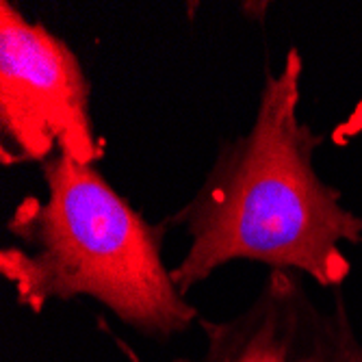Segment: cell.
<instances>
[{
  "label": "cell",
  "instance_id": "obj_3",
  "mask_svg": "<svg viewBox=\"0 0 362 362\" xmlns=\"http://www.w3.org/2000/svg\"><path fill=\"white\" fill-rule=\"evenodd\" d=\"M89 78L78 54L9 0L0 3V158L3 165L46 163L57 152L98 165Z\"/></svg>",
  "mask_w": 362,
  "mask_h": 362
},
{
  "label": "cell",
  "instance_id": "obj_2",
  "mask_svg": "<svg viewBox=\"0 0 362 362\" xmlns=\"http://www.w3.org/2000/svg\"><path fill=\"white\" fill-rule=\"evenodd\" d=\"M44 195H24L0 250V276L18 306L42 315L52 302L89 298L141 337L170 341L202 315L163 260V223H150L105 178L57 152L40 165Z\"/></svg>",
  "mask_w": 362,
  "mask_h": 362
},
{
  "label": "cell",
  "instance_id": "obj_4",
  "mask_svg": "<svg viewBox=\"0 0 362 362\" xmlns=\"http://www.w3.org/2000/svg\"><path fill=\"white\" fill-rule=\"evenodd\" d=\"M304 280L295 272L269 269L256 298L241 313L221 321L197 319L204 334L202 351L172 362H362V343L343 288H334L332 306L323 308ZM98 327L128 362H144L103 317H98Z\"/></svg>",
  "mask_w": 362,
  "mask_h": 362
},
{
  "label": "cell",
  "instance_id": "obj_1",
  "mask_svg": "<svg viewBox=\"0 0 362 362\" xmlns=\"http://www.w3.org/2000/svg\"><path fill=\"white\" fill-rule=\"evenodd\" d=\"M302 76L304 59L293 46L282 68L267 72L250 128L219 144L191 200L160 221L189 239L172 267L185 298L235 260L295 272L332 291L349 278L345 247L362 245V215L315 168L325 135L300 119Z\"/></svg>",
  "mask_w": 362,
  "mask_h": 362
}]
</instances>
